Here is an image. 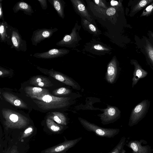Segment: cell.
<instances>
[{"label":"cell","mask_w":153,"mask_h":153,"mask_svg":"<svg viewBox=\"0 0 153 153\" xmlns=\"http://www.w3.org/2000/svg\"><path fill=\"white\" fill-rule=\"evenodd\" d=\"M118 65L115 57H113L108 65L105 75L107 81L110 84L114 83L117 80L118 75Z\"/></svg>","instance_id":"obj_7"},{"label":"cell","mask_w":153,"mask_h":153,"mask_svg":"<svg viewBox=\"0 0 153 153\" xmlns=\"http://www.w3.org/2000/svg\"><path fill=\"white\" fill-rule=\"evenodd\" d=\"M7 153H19V152L17 147L16 146H13L7 152Z\"/></svg>","instance_id":"obj_32"},{"label":"cell","mask_w":153,"mask_h":153,"mask_svg":"<svg viewBox=\"0 0 153 153\" xmlns=\"http://www.w3.org/2000/svg\"><path fill=\"white\" fill-rule=\"evenodd\" d=\"M94 48L96 50L100 51L106 50H107L106 48H104L102 45L99 44L95 45H94Z\"/></svg>","instance_id":"obj_30"},{"label":"cell","mask_w":153,"mask_h":153,"mask_svg":"<svg viewBox=\"0 0 153 153\" xmlns=\"http://www.w3.org/2000/svg\"><path fill=\"white\" fill-rule=\"evenodd\" d=\"M116 12L115 9L113 7L108 8L106 11V13L107 15L109 16H112L114 15Z\"/></svg>","instance_id":"obj_27"},{"label":"cell","mask_w":153,"mask_h":153,"mask_svg":"<svg viewBox=\"0 0 153 153\" xmlns=\"http://www.w3.org/2000/svg\"><path fill=\"white\" fill-rule=\"evenodd\" d=\"M78 26H75L71 33L69 35H65L63 38L56 43L59 46L71 47L74 46V43L78 42L80 39L79 35Z\"/></svg>","instance_id":"obj_8"},{"label":"cell","mask_w":153,"mask_h":153,"mask_svg":"<svg viewBox=\"0 0 153 153\" xmlns=\"http://www.w3.org/2000/svg\"><path fill=\"white\" fill-rule=\"evenodd\" d=\"M14 13H17L20 10L22 11L24 13L29 16H32L34 11L31 6L23 0L16 2L13 8Z\"/></svg>","instance_id":"obj_13"},{"label":"cell","mask_w":153,"mask_h":153,"mask_svg":"<svg viewBox=\"0 0 153 153\" xmlns=\"http://www.w3.org/2000/svg\"><path fill=\"white\" fill-rule=\"evenodd\" d=\"M82 139V137L71 140H65L58 145L48 148L42 151V153H66L70 148L74 147Z\"/></svg>","instance_id":"obj_4"},{"label":"cell","mask_w":153,"mask_h":153,"mask_svg":"<svg viewBox=\"0 0 153 153\" xmlns=\"http://www.w3.org/2000/svg\"><path fill=\"white\" fill-rule=\"evenodd\" d=\"M153 13V2L146 7L140 15V17L148 16Z\"/></svg>","instance_id":"obj_23"},{"label":"cell","mask_w":153,"mask_h":153,"mask_svg":"<svg viewBox=\"0 0 153 153\" xmlns=\"http://www.w3.org/2000/svg\"><path fill=\"white\" fill-rule=\"evenodd\" d=\"M72 93L71 91L65 87H61L58 89L56 91V93L59 94L68 95Z\"/></svg>","instance_id":"obj_24"},{"label":"cell","mask_w":153,"mask_h":153,"mask_svg":"<svg viewBox=\"0 0 153 153\" xmlns=\"http://www.w3.org/2000/svg\"><path fill=\"white\" fill-rule=\"evenodd\" d=\"M33 129L32 127H29L26 128L23 133L22 137L24 138L30 135L32 133Z\"/></svg>","instance_id":"obj_25"},{"label":"cell","mask_w":153,"mask_h":153,"mask_svg":"<svg viewBox=\"0 0 153 153\" xmlns=\"http://www.w3.org/2000/svg\"><path fill=\"white\" fill-rule=\"evenodd\" d=\"M38 85L40 87H43L44 85V84L42 82H40L38 83Z\"/></svg>","instance_id":"obj_36"},{"label":"cell","mask_w":153,"mask_h":153,"mask_svg":"<svg viewBox=\"0 0 153 153\" xmlns=\"http://www.w3.org/2000/svg\"><path fill=\"white\" fill-rule=\"evenodd\" d=\"M53 120L58 124L66 126L68 124V120L63 114L58 113L55 115L53 117Z\"/></svg>","instance_id":"obj_20"},{"label":"cell","mask_w":153,"mask_h":153,"mask_svg":"<svg viewBox=\"0 0 153 153\" xmlns=\"http://www.w3.org/2000/svg\"><path fill=\"white\" fill-rule=\"evenodd\" d=\"M75 11L81 16L85 18L89 21L91 22L92 18L81 1L79 0H71Z\"/></svg>","instance_id":"obj_11"},{"label":"cell","mask_w":153,"mask_h":153,"mask_svg":"<svg viewBox=\"0 0 153 153\" xmlns=\"http://www.w3.org/2000/svg\"><path fill=\"white\" fill-rule=\"evenodd\" d=\"M149 102L147 100H144L137 105L131 113L129 123L132 125L137 123L143 116L148 109Z\"/></svg>","instance_id":"obj_6"},{"label":"cell","mask_w":153,"mask_h":153,"mask_svg":"<svg viewBox=\"0 0 153 153\" xmlns=\"http://www.w3.org/2000/svg\"><path fill=\"white\" fill-rule=\"evenodd\" d=\"M127 146L132 149L134 153H148L147 148L142 146L140 143L137 141H131Z\"/></svg>","instance_id":"obj_16"},{"label":"cell","mask_w":153,"mask_h":153,"mask_svg":"<svg viewBox=\"0 0 153 153\" xmlns=\"http://www.w3.org/2000/svg\"><path fill=\"white\" fill-rule=\"evenodd\" d=\"M3 74V72L1 71V70L0 71V76H1Z\"/></svg>","instance_id":"obj_39"},{"label":"cell","mask_w":153,"mask_h":153,"mask_svg":"<svg viewBox=\"0 0 153 153\" xmlns=\"http://www.w3.org/2000/svg\"><path fill=\"white\" fill-rule=\"evenodd\" d=\"M78 120L85 130L89 131L92 132L99 137L111 138L117 134L120 131V130L118 128L100 127L81 117H78Z\"/></svg>","instance_id":"obj_1"},{"label":"cell","mask_w":153,"mask_h":153,"mask_svg":"<svg viewBox=\"0 0 153 153\" xmlns=\"http://www.w3.org/2000/svg\"><path fill=\"white\" fill-rule=\"evenodd\" d=\"M36 81L37 82L39 83L40 82H41L42 79L40 78H38L37 79Z\"/></svg>","instance_id":"obj_37"},{"label":"cell","mask_w":153,"mask_h":153,"mask_svg":"<svg viewBox=\"0 0 153 153\" xmlns=\"http://www.w3.org/2000/svg\"><path fill=\"white\" fill-rule=\"evenodd\" d=\"M46 123L48 128L51 131L54 132H60L65 129L68 127L66 126L57 125L49 119L47 120Z\"/></svg>","instance_id":"obj_19"},{"label":"cell","mask_w":153,"mask_h":153,"mask_svg":"<svg viewBox=\"0 0 153 153\" xmlns=\"http://www.w3.org/2000/svg\"><path fill=\"white\" fill-rule=\"evenodd\" d=\"M125 139L124 137L122 138L118 143L108 153H120L125 144Z\"/></svg>","instance_id":"obj_22"},{"label":"cell","mask_w":153,"mask_h":153,"mask_svg":"<svg viewBox=\"0 0 153 153\" xmlns=\"http://www.w3.org/2000/svg\"><path fill=\"white\" fill-rule=\"evenodd\" d=\"M144 53L153 65V45L149 39L143 36L142 40Z\"/></svg>","instance_id":"obj_12"},{"label":"cell","mask_w":153,"mask_h":153,"mask_svg":"<svg viewBox=\"0 0 153 153\" xmlns=\"http://www.w3.org/2000/svg\"><path fill=\"white\" fill-rule=\"evenodd\" d=\"M54 77L57 80L71 86L74 90L81 89V87L78 83L71 77L60 74H56Z\"/></svg>","instance_id":"obj_14"},{"label":"cell","mask_w":153,"mask_h":153,"mask_svg":"<svg viewBox=\"0 0 153 153\" xmlns=\"http://www.w3.org/2000/svg\"><path fill=\"white\" fill-rule=\"evenodd\" d=\"M103 113L97 115L100 117L101 123L107 125L116 121L120 116L121 111L117 107L107 105L103 109Z\"/></svg>","instance_id":"obj_3"},{"label":"cell","mask_w":153,"mask_h":153,"mask_svg":"<svg viewBox=\"0 0 153 153\" xmlns=\"http://www.w3.org/2000/svg\"><path fill=\"white\" fill-rule=\"evenodd\" d=\"M2 0H0V19L2 20V21H4V20L2 8Z\"/></svg>","instance_id":"obj_29"},{"label":"cell","mask_w":153,"mask_h":153,"mask_svg":"<svg viewBox=\"0 0 153 153\" xmlns=\"http://www.w3.org/2000/svg\"><path fill=\"white\" fill-rule=\"evenodd\" d=\"M21 103V101L18 99L15 100L14 102V105L16 106H19Z\"/></svg>","instance_id":"obj_35"},{"label":"cell","mask_w":153,"mask_h":153,"mask_svg":"<svg viewBox=\"0 0 153 153\" xmlns=\"http://www.w3.org/2000/svg\"><path fill=\"white\" fill-rule=\"evenodd\" d=\"M82 24L83 26L85 28L87 29L88 31H90L93 33L96 34L97 33V30L96 27L88 20L85 19H82Z\"/></svg>","instance_id":"obj_21"},{"label":"cell","mask_w":153,"mask_h":153,"mask_svg":"<svg viewBox=\"0 0 153 153\" xmlns=\"http://www.w3.org/2000/svg\"><path fill=\"white\" fill-rule=\"evenodd\" d=\"M148 34L150 38L149 40L153 41V32L149 30L148 31Z\"/></svg>","instance_id":"obj_34"},{"label":"cell","mask_w":153,"mask_h":153,"mask_svg":"<svg viewBox=\"0 0 153 153\" xmlns=\"http://www.w3.org/2000/svg\"><path fill=\"white\" fill-rule=\"evenodd\" d=\"M131 62L134 67L132 84V87H133L140 79L143 78L147 76L148 73L142 68L136 60L132 59L131 60Z\"/></svg>","instance_id":"obj_10"},{"label":"cell","mask_w":153,"mask_h":153,"mask_svg":"<svg viewBox=\"0 0 153 153\" xmlns=\"http://www.w3.org/2000/svg\"><path fill=\"white\" fill-rule=\"evenodd\" d=\"M48 1L56 10L59 17L62 19H64L65 2L62 0H48Z\"/></svg>","instance_id":"obj_15"},{"label":"cell","mask_w":153,"mask_h":153,"mask_svg":"<svg viewBox=\"0 0 153 153\" xmlns=\"http://www.w3.org/2000/svg\"><path fill=\"white\" fill-rule=\"evenodd\" d=\"M58 30L54 28L37 29L33 32L31 41L33 45L36 46L38 44L46 39H50L54 33Z\"/></svg>","instance_id":"obj_5"},{"label":"cell","mask_w":153,"mask_h":153,"mask_svg":"<svg viewBox=\"0 0 153 153\" xmlns=\"http://www.w3.org/2000/svg\"><path fill=\"white\" fill-rule=\"evenodd\" d=\"M7 33L8 39L6 43L10 46L11 48H14L18 51H27L26 41L22 39L17 28L9 25Z\"/></svg>","instance_id":"obj_2"},{"label":"cell","mask_w":153,"mask_h":153,"mask_svg":"<svg viewBox=\"0 0 153 153\" xmlns=\"http://www.w3.org/2000/svg\"><path fill=\"white\" fill-rule=\"evenodd\" d=\"M111 4L113 6H120V3L118 1L114 0H112L110 2Z\"/></svg>","instance_id":"obj_33"},{"label":"cell","mask_w":153,"mask_h":153,"mask_svg":"<svg viewBox=\"0 0 153 153\" xmlns=\"http://www.w3.org/2000/svg\"><path fill=\"white\" fill-rule=\"evenodd\" d=\"M9 25L5 21L0 22V37L1 42H6L8 39L7 30Z\"/></svg>","instance_id":"obj_18"},{"label":"cell","mask_w":153,"mask_h":153,"mask_svg":"<svg viewBox=\"0 0 153 153\" xmlns=\"http://www.w3.org/2000/svg\"><path fill=\"white\" fill-rule=\"evenodd\" d=\"M39 3L42 9L46 10L48 7V4L47 0H37Z\"/></svg>","instance_id":"obj_26"},{"label":"cell","mask_w":153,"mask_h":153,"mask_svg":"<svg viewBox=\"0 0 153 153\" xmlns=\"http://www.w3.org/2000/svg\"><path fill=\"white\" fill-rule=\"evenodd\" d=\"M153 2V0H142L139 1L134 7L131 12L130 16H132L140 10Z\"/></svg>","instance_id":"obj_17"},{"label":"cell","mask_w":153,"mask_h":153,"mask_svg":"<svg viewBox=\"0 0 153 153\" xmlns=\"http://www.w3.org/2000/svg\"><path fill=\"white\" fill-rule=\"evenodd\" d=\"M42 90V89L41 88L38 87H33L32 89L33 93L35 94L40 92Z\"/></svg>","instance_id":"obj_31"},{"label":"cell","mask_w":153,"mask_h":153,"mask_svg":"<svg viewBox=\"0 0 153 153\" xmlns=\"http://www.w3.org/2000/svg\"><path fill=\"white\" fill-rule=\"evenodd\" d=\"M94 1L96 4L98 6L102 7L105 9H106L107 7L102 1L100 0H94Z\"/></svg>","instance_id":"obj_28"},{"label":"cell","mask_w":153,"mask_h":153,"mask_svg":"<svg viewBox=\"0 0 153 153\" xmlns=\"http://www.w3.org/2000/svg\"><path fill=\"white\" fill-rule=\"evenodd\" d=\"M125 152L126 151L124 149H123L121 151L120 153H125Z\"/></svg>","instance_id":"obj_38"},{"label":"cell","mask_w":153,"mask_h":153,"mask_svg":"<svg viewBox=\"0 0 153 153\" xmlns=\"http://www.w3.org/2000/svg\"><path fill=\"white\" fill-rule=\"evenodd\" d=\"M69 52V50L65 48H53L45 52L35 53L33 56L40 59H52L63 56L68 53Z\"/></svg>","instance_id":"obj_9"}]
</instances>
